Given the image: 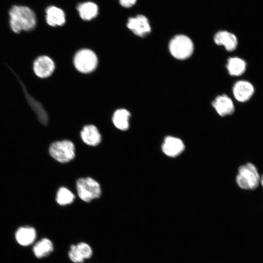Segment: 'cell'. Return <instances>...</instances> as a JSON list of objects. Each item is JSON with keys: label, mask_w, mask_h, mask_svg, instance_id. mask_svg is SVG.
I'll use <instances>...</instances> for the list:
<instances>
[{"label": "cell", "mask_w": 263, "mask_h": 263, "mask_svg": "<svg viewBox=\"0 0 263 263\" xmlns=\"http://www.w3.org/2000/svg\"><path fill=\"white\" fill-rule=\"evenodd\" d=\"M9 25L15 33L33 30L37 24L36 14L29 7L14 5L9 11Z\"/></svg>", "instance_id": "cell-1"}, {"label": "cell", "mask_w": 263, "mask_h": 263, "mask_svg": "<svg viewBox=\"0 0 263 263\" xmlns=\"http://www.w3.org/2000/svg\"><path fill=\"white\" fill-rule=\"evenodd\" d=\"M168 48L173 57L183 60L192 56L194 46L192 40L189 37L184 34H178L169 40Z\"/></svg>", "instance_id": "cell-2"}, {"label": "cell", "mask_w": 263, "mask_h": 263, "mask_svg": "<svg viewBox=\"0 0 263 263\" xmlns=\"http://www.w3.org/2000/svg\"><path fill=\"white\" fill-rule=\"evenodd\" d=\"M261 176L256 166L251 163L241 166L236 177L237 185L245 190L256 189L260 183Z\"/></svg>", "instance_id": "cell-3"}, {"label": "cell", "mask_w": 263, "mask_h": 263, "mask_svg": "<svg viewBox=\"0 0 263 263\" xmlns=\"http://www.w3.org/2000/svg\"><path fill=\"white\" fill-rule=\"evenodd\" d=\"M76 188L79 198L86 202L100 197L101 193L99 183L90 178H82L76 181Z\"/></svg>", "instance_id": "cell-4"}, {"label": "cell", "mask_w": 263, "mask_h": 263, "mask_svg": "<svg viewBox=\"0 0 263 263\" xmlns=\"http://www.w3.org/2000/svg\"><path fill=\"white\" fill-rule=\"evenodd\" d=\"M74 144L69 140L52 143L49 149L50 155L59 162L64 163L73 160L75 156Z\"/></svg>", "instance_id": "cell-5"}, {"label": "cell", "mask_w": 263, "mask_h": 263, "mask_svg": "<svg viewBox=\"0 0 263 263\" xmlns=\"http://www.w3.org/2000/svg\"><path fill=\"white\" fill-rule=\"evenodd\" d=\"M74 62L75 68L78 71L83 73H89L96 68L97 58L94 52L84 49L76 53Z\"/></svg>", "instance_id": "cell-6"}, {"label": "cell", "mask_w": 263, "mask_h": 263, "mask_svg": "<svg viewBox=\"0 0 263 263\" xmlns=\"http://www.w3.org/2000/svg\"><path fill=\"white\" fill-rule=\"evenodd\" d=\"M127 26L135 35L140 37H145L151 31L148 19L143 15L129 18Z\"/></svg>", "instance_id": "cell-7"}, {"label": "cell", "mask_w": 263, "mask_h": 263, "mask_svg": "<svg viewBox=\"0 0 263 263\" xmlns=\"http://www.w3.org/2000/svg\"><path fill=\"white\" fill-rule=\"evenodd\" d=\"M55 66L53 60L48 56L38 57L34 61L33 71L39 78H45L50 76L54 72Z\"/></svg>", "instance_id": "cell-8"}, {"label": "cell", "mask_w": 263, "mask_h": 263, "mask_svg": "<svg viewBox=\"0 0 263 263\" xmlns=\"http://www.w3.org/2000/svg\"><path fill=\"white\" fill-rule=\"evenodd\" d=\"M161 148L165 155L170 157H175L183 152L185 145L180 138L168 136L165 138Z\"/></svg>", "instance_id": "cell-9"}, {"label": "cell", "mask_w": 263, "mask_h": 263, "mask_svg": "<svg viewBox=\"0 0 263 263\" xmlns=\"http://www.w3.org/2000/svg\"><path fill=\"white\" fill-rule=\"evenodd\" d=\"M232 93L235 98L240 102L248 101L254 93V87L249 81L244 80L237 81L233 85Z\"/></svg>", "instance_id": "cell-10"}, {"label": "cell", "mask_w": 263, "mask_h": 263, "mask_svg": "<svg viewBox=\"0 0 263 263\" xmlns=\"http://www.w3.org/2000/svg\"><path fill=\"white\" fill-rule=\"evenodd\" d=\"M211 104L217 113L222 117L231 115L235 111L233 101L226 94L218 95Z\"/></svg>", "instance_id": "cell-11"}, {"label": "cell", "mask_w": 263, "mask_h": 263, "mask_svg": "<svg viewBox=\"0 0 263 263\" xmlns=\"http://www.w3.org/2000/svg\"><path fill=\"white\" fill-rule=\"evenodd\" d=\"M216 44L223 46L225 50L229 52L235 50L238 45V39L236 36L228 31L223 30L216 33L213 38Z\"/></svg>", "instance_id": "cell-12"}, {"label": "cell", "mask_w": 263, "mask_h": 263, "mask_svg": "<svg viewBox=\"0 0 263 263\" xmlns=\"http://www.w3.org/2000/svg\"><path fill=\"white\" fill-rule=\"evenodd\" d=\"M46 21L51 26H62L65 23V15L63 11L55 6H48L46 10Z\"/></svg>", "instance_id": "cell-13"}, {"label": "cell", "mask_w": 263, "mask_h": 263, "mask_svg": "<svg viewBox=\"0 0 263 263\" xmlns=\"http://www.w3.org/2000/svg\"><path fill=\"white\" fill-rule=\"evenodd\" d=\"M80 135L83 141L90 146H97L101 141L100 133L97 128L93 125L85 126Z\"/></svg>", "instance_id": "cell-14"}, {"label": "cell", "mask_w": 263, "mask_h": 263, "mask_svg": "<svg viewBox=\"0 0 263 263\" xmlns=\"http://www.w3.org/2000/svg\"><path fill=\"white\" fill-rule=\"evenodd\" d=\"M226 68L231 76H238L243 75L246 69V63L243 59L237 57H230L227 59Z\"/></svg>", "instance_id": "cell-15"}, {"label": "cell", "mask_w": 263, "mask_h": 263, "mask_svg": "<svg viewBox=\"0 0 263 263\" xmlns=\"http://www.w3.org/2000/svg\"><path fill=\"white\" fill-rule=\"evenodd\" d=\"M36 238L35 229L31 227H22L18 229L16 238L18 243L23 246L32 244Z\"/></svg>", "instance_id": "cell-16"}, {"label": "cell", "mask_w": 263, "mask_h": 263, "mask_svg": "<svg viewBox=\"0 0 263 263\" xmlns=\"http://www.w3.org/2000/svg\"><path fill=\"white\" fill-rule=\"evenodd\" d=\"M77 10L80 18L84 20H90L95 18L98 15L97 5L91 1L85 2L79 4Z\"/></svg>", "instance_id": "cell-17"}, {"label": "cell", "mask_w": 263, "mask_h": 263, "mask_svg": "<svg viewBox=\"0 0 263 263\" xmlns=\"http://www.w3.org/2000/svg\"><path fill=\"white\" fill-rule=\"evenodd\" d=\"M130 112L126 109L117 110L113 113V121L114 126L118 129L126 131L129 127Z\"/></svg>", "instance_id": "cell-18"}, {"label": "cell", "mask_w": 263, "mask_h": 263, "mask_svg": "<svg viewBox=\"0 0 263 263\" xmlns=\"http://www.w3.org/2000/svg\"><path fill=\"white\" fill-rule=\"evenodd\" d=\"M52 242L47 238H43L38 242L33 247V252L38 258H41L49 255L53 250Z\"/></svg>", "instance_id": "cell-19"}, {"label": "cell", "mask_w": 263, "mask_h": 263, "mask_svg": "<svg viewBox=\"0 0 263 263\" xmlns=\"http://www.w3.org/2000/svg\"><path fill=\"white\" fill-rule=\"evenodd\" d=\"M25 93L28 102L33 110L36 113L39 121L44 125H47L48 122V117L46 112L42 105L30 96L27 92Z\"/></svg>", "instance_id": "cell-20"}, {"label": "cell", "mask_w": 263, "mask_h": 263, "mask_svg": "<svg viewBox=\"0 0 263 263\" xmlns=\"http://www.w3.org/2000/svg\"><path fill=\"white\" fill-rule=\"evenodd\" d=\"M75 198V195L70 190L66 188L61 187L57 192L56 201L59 205L65 206L72 203Z\"/></svg>", "instance_id": "cell-21"}, {"label": "cell", "mask_w": 263, "mask_h": 263, "mask_svg": "<svg viewBox=\"0 0 263 263\" xmlns=\"http://www.w3.org/2000/svg\"><path fill=\"white\" fill-rule=\"evenodd\" d=\"M70 260L75 263H82L84 258L79 252L76 245H72L68 253Z\"/></svg>", "instance_id": "cell-22"}, {"label": "cell", "mask_w": 263, "mask_h": 263, "mask_svg": "<svg viewBox=\"0 0 263 263\" xmlns=\"http://www.w3.org/2000/svg\"><path fill=\"white\" fill-rule=\"evenodd\" d=\"M77 248L84 259L90 258L92 254L93 251L90 246L85 243H80L76 245Z\"/></svg>", "instance_id": "cell-23"}, {"label": "cell", "mask_w": 263, "mask_h": 263, "mask_svg": "<svg viewBox=\"0 0 263 263\" xmlns=\"http://www.w3.org/2000/svg\"><path fill=\"white\" fill-rule=\"evenodd\" d=\"M137 0H119L120 4L123 7L129 8L134 5Z\"/></svg>", "instance_id": "cell-24"}, {"label": "cell", "mask_w": 263, "mask_h": 263, "mask_svg": "<svg viewBox=\"0 0 263 263\" xmlns=\"http://www.w3.org/2000/svg\"><path fill=\"white\" fill-rule=\"evenodd\" d=\"M260 184L263 187V174L261 176Z\"/></svg>", "instance_id": "cell-25"}]
</instances>
